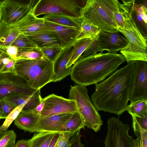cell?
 <instances>
[{"instance_id":"6da1fadb","label":"cell","mask_w":147,"mask_h":147,"mask_svg":"<svg viewBox=\"0 0 147 147\" xmlns=\"http://www.w3.org/2000/svg\"><path fill=\"white\" fill-rule=\"evenodd\" d=\"M134 63V61L130 62L95 84L91 100L98 111L120 115L127 110Z\"/></svg>"},{"instance_id":"7a4b0ae2","label":"cell","mask_w":147,"mask_h":147,"mask_svg":"<svg viewBox=\"0 0 147 147\" xmlns=\"http://www.w3.org/2000/svg\"><path fill=\"white\" fill-rule=\"evenodd\" d=\"M125 61L121 54L93 53L77 60L72 66L70 75L77 84L95 85L114 73Z\"/></svg>"},{"instance_id":"3957f363","label":"cell","mask_w":147,"mask_h":147,"mask_svg":"<svg viewBox=\"0 0 147 147\" xmlns=\"http://www.w3.org/2000/svg\"><path fill=\"white\" fill-rule=\"evenodd\" d=\"M134 0H122L119 7L124 22L123 28H119L118 32L123 34L128 42L127 46L120 51L127 63L131 61H147V39L137 27L132 16Z\"/></svg>"},{"instance_id":"277c9868","label":"cell","mask_w":147,"mask_h":147,"mask_svg":"<svg viewBox=\"0 0 147 147\" xmlns=\"http://www.w3.org/2000/svg\"><path fill=\"white\" fill-rule=\"evenodd\" d=\"M117 0H88L82 9L80 18L98 27L101 31L118 32L112 11L119 8Z\"/></svg>"},{"instance_id":"5b68a950","label":"cell","mask_w":147,"mask_h":147,"mask_svg":"<svg viewBox=\"0 0 147 147\" xmlns=\"http://www.w3.org/2000/svg\"><path fill=\"white\" fill-rule=\"evenodd\" d=\"M14 66L17 74L26 80L33 88L40 89L51 82L53 63L44 56L33 59L17 60Z\"/></svg>"},{"instance_id":"8992f818","label":"cell","mask_w":147,"mask_h":147,"mask_svg":"<svg viewBox=\"0 0 147 147\" xmlns=\"http://www.w3.org/2000/svg\"><path fill=\"white\" fill-rule=\"evenodd\" d=\"M69 99L76 102L78 111L85 126L97 132L102 125L98 111L91 102L86 86L78 84L70 86Z\"/></svg>"},{"instance_id":"52a82bcc","label":"cell","mask_w":147,"mask_h":147,"mask_svg":"<svg viewBox=\"0 0 147 147\" xmlns=\"http://www.w3.org/2000/svg\"><path fill=\"white\" fill-rule=\"evenodd\" d=\"M86 0H39L32 13L36 17L42 14H61L80 18Z\"/></svg>"},{"instance_id":"ba28073f","label":"cell","mask_w":147,"mask_h":147,"mask_svg":"<svg viewBox=\"0 0 147 147\" xmlns=\"http://www.w3.org/2000/svg\"><path fill=\"white\" fill-rule=\"evenodd\" d=\"M128 43L127 39L119 32L113 33L101 31L78 60L93 53H102L105 50L117 53L125 48Z\"/></svg>"},{"instance_id":"9c48e42d","label":"cell","mask_w":147,"mask_h":147,"mask_svg":"<svg viewBox=\"0 0 147 147\" xmlns=\"http://www.w3.org/2000/svg\"><path fill=\"white\" fill-rule=\"evenodd\" d=\"M40 90L33 88L26 80L17 75L11 73L0 74V101L12 94L40 95Z\"/></svg>"},{"instance_id":"30bf717a","label":"cell","mask_w":147,"mask_h":147,"mask_svg":"<svg viewBox=\"0 0 147 147\" xmlns=\"http://www.w3.org/2000/svg\"><path fill=\"white\" fill-rule=\"evenodd\" d=\"M107 131L104 140L105 147H133V138L129 134L130 129L119 118L112 117L108 120Z\"/></svg>"},{"instance_id":"8fae6325","label":"cell","mask_w":147,"mask_h":147,"mask_svg":"<svg viewBox=\"0 0 147 147\" xmlns=\"http://www.w3.org/2000/svg\"><path fill=\"white\" fill-rule=\"evenodd\" d=\"M39 0H3L1 5V20L9 25L19 22L32 11Z\"/></svg>"},{"instance_id":"7c38bea8","label":"cell","mask_w":147,"mask_h":147,"mask_svg":"<svg viewBox=\"0 0 147 147\" xmlns=\"http://www.w3.org/2000/svg\"><path fill=\"white\" fill-rule=\"evenodd\" d=\"M147 100V61H135L132 76L129 100Z\"/></svg>"},{"instance_id":"4fadbf2b","label":"cell","mask_w":147,"mask_h":147,"mask_svg":"<svg viewBox=\"0 0 147 147\" xmlns=\"http://www.w3.org/2000/svg\"><path fill=\"white\" fill-rule=\"evenodd\" d=\"M44 105L40 117L78 111L75 100L65 98L53 94L43 99Z\"/></svg>"},{"instance_id":"5bb4252c","label":"cell","mask_w":147,"mask_h":147,"mask_svg":"<svg viewBox=\"0 0 147 147\" xmlns=\"http://www.w3.org/2000/svg\"><path fill=\"white\" fill-rule=\"evenodd\" d=\"M72 114L65 113L40 117L34 133L49 132L57 133Z\"/></svg>"},{"instance_id":"9a60e30c","label":"cell","mask_w":147,"mask_h":147,"mask_svg":"<svg viewBox=\"0 0 147 147\" xmlns=\"http://www.w3.org/2000/svg\"><path fill=\"white\" fill-rule=\"evenodd\" d=\"M74 43L64 48L53 63V73L51 82L59 81L70 75L72 66L66 68V66L71 57Z\"/></svg>"},{"instance_id":"2e32d148","label":"cell","mask_w":147,"mask_h":147,"mask_svg":"<svg viewBox=\"0 0 147 147\" xmlns=\"http://www.w3.org/2000/svg\"><path fill=\"white\" fill-rule=\"evenodd\" d=\"M23 34L31 40L37 47L40 49L56 44L60 45L63 48V41L58 34L47 26L45 28L37 31Z\"/></svg>"},{"instance_id":"e0dca14e","label":"cell","mask_w":147,"mask_h":147,"mask_svg":"<svg viewBox=\"0 0 147 147\" xmlns=\"http://www.w3.org/2000/svg\"><path fill=\"white\" fill-rule=\"evenodd\" d=\"M42 18H38L30 13L13 25H10L20 33L25 34L36 32L46 27Z\"/></svg>"},{"instance_id":"ac0fdd59","label":"cell","mask_w":147,"mask_h":147,"mask_svg":"<svg viewBox=\"0 0 147 147\" xmlns=\"http://www.w3.org/2000/svg\"><path fill=\"white\" fill-rule=\"evenodd\" d=\"M44 21L45 25L54 31L63 41V48L73 43L79 37L80 29Z\"/></svg>"},{"instance_id":"d6986e66","label":"cell","mask_w":147,"mask_h":147,"mask_svg":"<svg viewBox=\"0 0 147 147\" xmlns=\"http://www.w3.org/2000/svg\"><path fill=\"white\" fill-rule=\"evenodd\" d=\"M40 117V113L34 110L30 111H22L14 121L15 125L25 131L34 133Z\"/></svg>"},{"instance_id":"ffe728a7","label":"cell","mask_w":147,"mask_h":147,"mask_svg":"<svg viewBox=\"0 0 147 147\" xmlns=\"http://www.w3.org/2000/svg\"><path fill=\"white\" fill-rule=\"evenodd\" d=\"M16 107L20 105H25L22 111H30L34 110L42 100L41 95L28 96L20 94H12L4 98Z\"/></svg>"},{"instance_id":"44dd1931","label":"cell","mask_w":147,"mask_h":147,"mask_svg":"<svg viewBox=\"0 0 147 147\" xmlns=\"http://www.w3.org/2000/svg\"><path fill=\"white\" fill-rule=\"evenodd\" d=\"M44 20L80 30L83 19L61 14H49L42 17Z\"/></svg>"},{"instance_id":"7402d4cb","label":"cell","mask_w":147,"mask_h":147,"mask_svg":"<svg viewBox=\"0 0 147 147\" xmlns=\"http://www.w3.org/2000/svg\"><path fill=\"white\" fill-rule=\"evenodd\" d=\"M20 32L11 26L0 21V49L11 45Z\"/></svg>"},{"instance_id":"603a6c76","label":"cell","mask_w":147,"mask_h":147,"mask_svg":"<svg viewBox=\"0 0 147 147\" xmlns=\"http://www.w3.org/2000/svg\"><path fill=\"white\" fill-rule=\"evenodd\" d=\"M147 8L144 5L137 3L135 1L133 3L132 16L138 30L143 36L147 39V25L143 20V15L147 12Z\"/></svg>"},{"instance_id":"cb8c5ba5","label":"cell","mask_w":147,"mask_h":147,"mask_svg":"<svg viewBox=\"0 0 147 147\" xmlns=\"http://www.w3.org/2000/svg\"><path fill=\"white\" fill-rule=\"evenodd\" d=\"M93 39L85 38L76 39L74 43L71 55L66 66V68L72 66L86 50Z\"/></svg>"},{"instance_id":"d4e9b609","label":"cell","mask_w":147,"mask_h":147,"mask_svg":"<svg viewBox=\"0 0 147 147\" xmlns=\"http://www.w3.org/2000/svg\"><path fill=\"white\" fill-rule=\"evenodd\" d=\"M85 125L83 120L78 111L73 113L70 118L62 126L58 134L67 132L72 135L82 128H84Z\"/></svg>"},{"instance_id":"484cf974","label":"cell","mask_w":147,"mask_h":147,"mask_svg":"<svg viewBox=\"0 0 147 147\" xmlns=\"http://www.w3.org/2000/svg\"><path fill=\"white\" fill-rule=\"evenodd\" d=\"M56 133L41 132L36 133L28 140L29 147H48Z\"/></svg>"},{"instance_id":"4316f807","label":"cell","mask_w":147,"mask_h":147,"mask_svg":"<svg viewBox=\"0 0 147 147\" xmlns=\"http://www.w3.org/2000/svg\"><path fill=\"white\" fill-rule=\"evenodd\" d=\"M101 31L98 27L86 20H83L81 25L80 32L78 38H90L94 39Z\"/></svg>"},{"instance_id":"83f0119b","label":"cell","mask_w":147,"mask_h":147,"mask_svg":"<svg viewBox=\"0 0 147 147\" xmlns=\"http://www.w3.org/2000/svg\"><path fill=\"white\" fill-rule=\"evenodd\" d=\"M132 126L135 135L137 136L147 132V114L142 116L131 115Z\"/></svg>"},{"instance_id":"f1b7e54d","label":"cell","mask_w":147,"mask_h":147,"mask_svg":"<svg viewBox=\"0 0 147 147\" xmlns=\"http://www.w3.org/2000/svg\"><path fill=\"white\" fill-rule=\"evenodd\" d=\"M126 111L131 115H144L147 114V100H139L131 102Z\"/></svg>"},{"instance_id":"f546056e","label":"cell","mask_w":147,"mask_h":147,"mask_svg":"<svg viewBox=\"0 0 147 147\" xmlns=\"http://www.w3.org/2000/svg\"><path fill=\"white\" fill-rule=\"evenodd\" d=\"M40 49L38 47L18 49L17 60L33 59L43 56Z\"/></svg>"},{"instance_id":"4dcf8cb0","label":"cell","mask_w":147,"mask_h":147,"mask_svg":"<svg viewBox=\"0 0 147 147\" xmlns=\"http://www.w3.org/2000/svg\"><path fill=\"white\" fill-rule=\"evenodd\" d=\"M40 49L44 56L53 63L60 55L63 48L60 45L56 44L45 46Z\"/></svg>"},{"instance_id":"1f68e13d","label":"cell","mask_w":147,"mask_h":147,"mask_svg":"<svg viewBox=\"0 0 147 147\" xmlns=\"http://www.w3.org/2000/svg\"><path fill=\"white\" fill-rule=\"evenodd\" d=\"M16 138L13 130L0 132V147H14Z\"/></svg>"},{"instance_id":"d6a6232c","label":"cell","mask_w":147,"mask_h":147,"mask_svg":"<svg viewBox=\"0 0 147 147\" xmlns=\"http://www.w3.org/2000/svg\"><path fill=\"white\" fill-rule=\"evenodd\" d=\"M11 45L15 46L18 49L37 47L34 42L27 36L20 33Z\"/></svg>"},{"instance_id":"836d02e7","label":"cell","mask_w":147,"mask_h":147,"mask_svg":"<svg viewBox=\"0 0 147 147\" xmlns=\"http://www.w3.org/2000/svg\"><path fill=\"white\" fill-rule=\"evenodd\" d=\"M24 105L22 104L16 107L7 117L3 123L0 126V132L7 131L12 122L15 120L22 111Z\"/></svg>"},{"instance_id":"e575fe53","label":"cell","mask_w":147,"mask_h":147,"mask_svg":"<svg viewBox=\"0 0 147 147\" xmlns=\"http://www.w3.org/2000/svg\"><path fill=\"white\" fill-rule=\"evenodd\" d=\"M16 107L5 98L0 101V117L5 119Z\"/></svg>"},{"instance_id":"d590c367","label":"cell","mask_w":147,"mask_h":147,"mask_svg":"<svg viewBox=\"0 0 147 147\" xmlns=\"http://www.w3.org/2000/svg\"><path fill=\"white\" fill-rule=\"evenodd\" d=\"M72 135L69 132L59 133V136L55 147H68L70 140Z\"/></svg>"},{"instance_id":"8d00e7d4","label":"cell","mask_w":147,"mask_h":147,"mask_svg":"<svg viewBox=\"0 0 147 147\" xmlns=\"http://www.w3.org/2000/svg\"><path fill=\"white\" fill-rule=\"evenodd\" d=\"M133 147H147V132L138 136L137 138L132 141Z\"/></svg>"},{"instance_id":"74e56055","label":"cell","mask_w":147,"mask_h":147,"mask_svg":"<svg viewBox=\"0 0 147 147\" xmlns=\"http://www.w3.org/2000/svg\"><path fill=\"white\" fill-rule=\"evenodd\" d=\"M16 61L15 60L11 59L8 63L4 65L0 71V74L4 73H11L17 75L14 66Z\"/></svg>"},{"instance_id":"f35d334b","label":"cell","mask_w":147,"mask_h":147,"mask_svg":"<svg viewBox=\"0 0 147 147\" xmlns=\"http://www.w3.org/2000/svg\"><path fill=\"white\" fill-rule=\"evenodd\" d=\"M112 14L113 18L118 28H123L124 24L123 19L120 11L119 7L113 11Z\"/></svg>"},{"instance_id":"ab89813d","label":"cell","mask_w":147,"mask_h":147,"mask_svg":"<svg viewBox=\"0 0 147 147\" xmlns=\"http://www.w3.org/2000/svg\"><path fill=\"white\" fill-rule=\"evenodd\" d=\"M1 50L4 51L11 58L16 61L17 60V56L18 50V49L17 47L13 46L10 45Z\"/></svg>"},{"instance_id":"60d3db41","label":"cell","mask_w":147,"mask_h":147,"mask_svg":"<svg viewBox=\"0 0 147 147\" xmlns=\"http://www.w3.org/2000/svg\"><path fill=\"white\" fill-rule=\"evenodd\" d=\"M81 136L78 134H75L71 137L68 147H84L80 140Z\"/></svg>"},{"instance_id":"b9f144b4","label":"cell","mask_w":147,"mask_h":147,"mask_svg":"<svg viewBox=\"0 0 147 147\" xmlns=\"http://www.w3.org/2000/svg\"><path fill=\"white\" fill-rule=\"evenodd\" d=\"M28 140L22 139L17 141L14 147H29Z\"/></svg>"},{"instance_id":"7bdbcfd3","label":"cell","mask_w":147,"mask_h":147,"mask_svg":"<svg viewBox=\"0 0 147 147\" xmlns=\"http://www.w3.org/2000/svg\"><path fill=\"white\" fill-rule=\"evenodd\" d=\"M8 55L4 51L0 49V71L4 65L2 63V59Z\"/></svg>"},{"instance_id":"ee69618b","label":"cell","mask_w":147,"mask_h":147,"mask_svg":"<svg viewBox=\"0 0 147 147\" xmlns=\"http://www.w3.org/2000/svg\"><path fill=\"white\" fill-rule=\"evenodd\" d=\"M59 136V134L56 133L51 141L48 147H55Z\"/></svg>"},{"instance_id":"f6af8a7d","label":"cell","mask_w":147,"mask_h":147,"mask_svg":"<svg viewBox=\"0 0 147 147\" xmlns=\"http://www.w3.org/2000/svg\"><path fill=\"white\" fill-rule=\"evenodd\" d=\"M44 105V103L42 100L40 103L39 104L36 108L35 110L36 111L40 113L43 109Z\"/></svg>"},{"instance_id":"bcb514c9","label":"cell","mask_w":147,"mask_h":147,"mask_svg":"<svg viewBox=\"0 0 147 147\" xmlns=\"http://www.w3.org/2000/svg\"><path fill=\"white\" fill-rule=\"evenodd\" d=\"M11 59L8 55L3 58L2 60V63L4 65H6L9 62Z\"/></svg>"},{"instance_id":"7dc6e473","label":"cell","mask_w":147,"mask_h":147,"mask_svg":"<svg viewBox=\"0 0 147 147\" xmlns=\"http://www.w3.org/2000/svg\"><path fill=\"white\" fill-rule=\"evenodd\" d=\"M143 20L145 23H147V12L144 13L143 15Z\"/></svg>"},{"instance_id":"c3c4849f","label":"cell","mask_w":147,"mask_h":147,"mask_svg":"<svg viewBox=\"0 0 147 147\" xmlns=\"http://www.w3.org/2000/svg\"><path fill=\"white\" fill-rule=\"evenodd\" d=\"M1 6L0 7V21L1 20Z\"/></svg>"},{"instance_id":"681fc988","label":"cell","mask_w":147,"mask_h":147,"mask_svg":"<svg viewBox=\"0 0 147 147\" xmlns=\"http://www.w3.org/2000/svg\"><path fill=\"white\" fill-rule=\"evenodd\" d=\"M3 0H0V7L1 6L2 2Z\"/></svg>"},{"instance_id":"f907efd6","label":"cell","mask_w":147,"mask_h":147,"mask_svg":"<svg viewBox=\"0 0 147 147\" xmlns=\"http://www.w3.org/2000/svg\"><path fill=\"white\" fill-rule=\"evenodd\" d=\"M1 117H0V120H1Z\"/></svg>"}]
</instances>
